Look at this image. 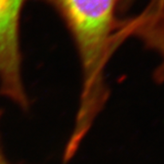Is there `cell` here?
Instances as JSON below:
<instances>
[{
  "mask_svg": "<svg viewBox=\"0 0 164 164\" xmlns=\"http://www.w3.org/2000/svg\"><path fill=\"white\" fill-rule=\"evenodd\" d=\"M2 111L0 110V121H1V117H2ZM0 164H12L9 162V161L6 159L3 148H2V143H1V137H0Z\"/></svg>",
  "mask_w": 164,
  "mask_h": 164,
  "instance_id": "cell-4",
  "label": "cell"
},
{
  "mask_svg": "<svg viewBox=\"0 0 164 164\" xmlns=\"http://www.w3.org/2000/svg\"><path fill=\"white\" fill-rule=\"evenodd\" d=\"M120 33L124 39L139 37L162 59L158 77H164V0H151L147 8L135 18L121 21Z\"/></svg>",
  "mask_w": 164,
  "mask_h": 164,
  "instance_id": "cell-3",
  "label": "cell"
},
{
  "mask_svg": "<svg viewBox=\"0 0 164 164\" xmlns=\"http://www.w3.org/2000/svg\"><path fill=\"white\" fill-rule=\"evenodd\" d=\"M57 12L70 33L80 57L82 88L73 132L66 146L74 154L104 107L109 92L104 71L120 45L119 21L116 18L119 0H41Z\"/></svg>",
  "mask_w": 164,
  "mask_h": 164,
  "instance_id": "cell-1",
  "label": "cell"
},
{
  "mask_svg": "<svg viewBox=\"0 0 164 164\" xmlns=\"http://www.w3.org/2000/svg\"><path fill=\"white\" fill-rule=\"evenodd\" d=\"M27 0H0V95L22 109L29 100L22 76L19 27Z\"/></svg>",
  "mask_w": 164,
  "mask_h": 164,
  "instance_id": "cell-2",
  "label": "cell"
}]
</instances>
